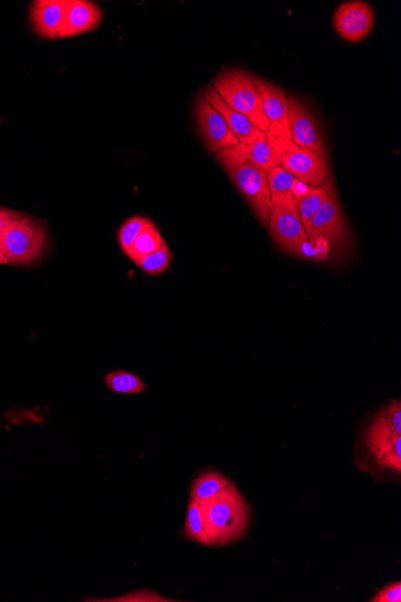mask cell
Here are the masks:
<instances>
[{
	"instance_id": "e0dca14e",
	"label": "cell",
	"mask_w": 401,
	"mask_h": 602,
	"mask_svg": "<svg viewBox=\"0 0 401 602\" xmlns=\"http://www.w3.org/2000/svg\"><path fill=\"white\" fill-rule=\"evenodd\" d=\"M236 149L238 153L241 154V157L255 165L256 168L266 172L277 168V164L274 162L272 148L269 146L267 137L251 143V145H242V143H238Z\"/></svg>"
},
{
	"instance_id": "4fadbf2b",
	"label": "cell",
	"mask_w": 401,
	"mask_h": 602,
	"mask_svg": "<svg viewBox=\"0 0 401 602\" xmlns=\"http://www.w3.org/2000/svg\"><path fill=\"white\" fill-rule=\"evenodd\" d=\"M201 95L220 113L221 117L225 119L232 134L237 137L238 142L242 143V145H251V143L267 137V133H263L262 130L255 127V125L251 123L247 117L243 116L242 113L232 110L231 107L220 98V95L215 92V89L212 86L207 87Z\"/></svg>"
},
{
	"instance_id": "ffe728a7",
	"label": "cell",
	"mask_w": 401,
	"mask_h": 602,
	"mask_svg": "<svg viewBox=\"0 0 401 602\" xmlns=\"http://www.w3.org/2000/svg\"><path fill=\"white\" fill-rule=\"evenodd\" d=\"M183 534L189 540L199 542L201 545L213 546L212 540L209 539L205 526H203L199 502H196V500L190 499Z\"/></svg>"
},
{
	"instance_id": "d6986e66",
	"label": "cell",
	"mask_w": 401,
	"mask_h": 602,
	"mask_svg": "<svg viewBox=\"0 0 401 602\" xmlns=\"http://www.w3.org/2000/svg\"><path fill=\"white\" fill-rule=\"evenodd\" d=\"M105 384L109 389L121 395H140L147 386L137 375L125 371H113L105 375Z\"/></svg>"
},
{
	"instance_id": "ac0fdd59",
	"label": "cell",
	"mask_w": 401,
	"mask_h": 602,
	"mask_svg": "<svg viewBox=\"0 0 401 602\" xmlns=\"http://www.w3.org/2000/svg\"><path fill=\"white\" fill-rule=\"evenodd\" d=\"M231 485L232 482L219 473L208 472L202 474L194 481L193 487H191L190 499L200 503L202 500L217 496L218 493L226 490Z\"/></svg>"
},
{
	"instance_id": "603a6c76",
	"label": "cell",
	"mask_w": 401,
	"mask_h": 602,
	"mask_svg": "<svg viewBox=\"0 0 401 602\" xmlns=\"http://www.w3.org/2000/svg\"><path fill=\"white\" fill-rule=\"evenodd\" d=\"M267 180L272 198H274V196L283 195L292 196L293 189H295L296 183L298 182L295 177L291 176L289 172L279 168V166L267 172Z\"/></svg>"
},
{
	"instance_id": "44dd1931",
	"label": "cell",
	"mask_w": 401,
	"mask_h": 602,
	"mask_svg": "<svg viewBox=\"0 0 401 602\" xmlns=\"http://www.w3.org/2000/svg\"><path fill=\"white\" fill-rule=\"evenodd\" d=\"M329 194L326 186L310 188L309 192L297 200V210L301 217L303 226L307 225L309 220L313 218L317 210L323 204Z\"/></svg>"
},
{
	"instance_id": "6da1fadb",
	"label": "cell",
	"mask_w": 401,
	"mask_h": 602,
	"mask_svg": "<svg viewBox=\"0 0 401 602\" xmlns=\"http://www.w3.org/2000/svg\"><path fill=\"white\" fill-rule=\"evenodd\" d=\"M203 526L213 546L241 539L248 528L250 509L235 485L199 503Z\"/></svg>"
},
{
	"instance_id": "3957f363",
	"label": "cell",
	"mask_w": 401,
	"mask_h": 602,
	"mask_svg": "<svg viewBox=\"0 0 401 602\" xmlns=\"http://www.w3.org/2000/svg\"><path fill=\"white\" fill-rule=\"evenodd\" d=\"M47 232L40 220L15 213L0 232V254L8 265L28 266L44 255Z\"/></svg>"
},
{
	"instance_id": "7402d4cb",
	"label": "cell",
	"mask_w": 401,
	"mask_h": 602,
	"mask_svg": "<svg viewBox=\"0 0 401 602\" xmlns=\"http://www.w3.org/2000/svg\"><path fill=\"white\" fill-rule=\"evenodd\" d=\"M171 250L167 247L164 241L160 248L155 252L148 254L145 258L137 262V266L141 267L143 271L148 274H160L164 273L171 264Z\"/></svg>"
},
{
	"instance_id": "30bf717a",
	"label": "cell",
	"mask_w": 401,
	"mask_h": 602,
	"mask_svg": "<svg viewBox=\"0 0 401 602\" xmlns=\"http://www.w3.org/2000/svg\"><path fill=\"white\" fill-rule=\"evenodd\" d=\"M253 81L262 98L263 112L268 121L267 134L280 137V139L291 140L289 118V105L287 95L283 89L273 85L262 77L253 75Z\"/></svg>"
},
{
	"instance_id": "2e32d148",
	"label": "cell",
	"mask_w": 401,
	"mask_h": 602,
	"mask_svg": "<svg viewBox=\"0 0 401 602\" xmlns=\"http://www.w3.org/2000/svg\"><path fill=\"white\" fill-rule=\"evenodd\" d=\"M163 243L164 238L161 236L157 226L151 220L147 219L145 226H143L139 236L136 237L127 255L134 264H137L145 256L159 249Z\"/></svg>"
},
{
	"instance_id": "5b68a950",
	"label": "cell",
	"mask_w": 401,
	"mask_h": 602,
	"mask_svg": "<svg viewBox=\"0 0 401 602\" xmlns=\"http://www.w3.org/2000/svg\"><path fill=\"white\" fill-rule=\"evenodd\" d=\"M267 140L272 148L274 162L279 168L309 187L325 186L329 176L325 157L309 148L298 146L291 140L268 134Z\"/></svg>"
},
{
	"instance_id": "52a82bcc",
	"label": "cell",
	"mask_w": 401,
	"mask_h": 602,
	"mask_svg": "<svg viewBox=\"0 0 401 602\" xmlns=\"http://www.w3.org/2000/svg\"><path fill=\"white\" fill-rule=\"evenodd\" d=\"M367 446L381 467L401 472V434L389 428L385 408L375 417L368 429Z\"/></svg>"
},
{
	"instance_id": "7c38bea8",
	"label": "cell",
	"mask_w": 401,
	"mask_h": 602,
	"mask_svg": "<svg viewBox=\"0 0 401 602\" xmlns=\"http://www.w3.org/2000/svg\"><path fill=\"white\" fill-rule=\"evenodd\" d=\"M304 229L309 242L323 240L332 244L344 240L346 236L344 214L332 195L323 201Z\"/></svg>"
},
{
	"instance_id": "277c9868",
	"label": "cell",
	"mask_w": 401,
	"mask_h": 602,
	"mask_svg": "<svg viewBox=\"0 0 401 602\" xmlns=\"http://www.w3.org/2000/svg\"><path fill=\"white\" fill-rule=\"evenodd\" d=\"M212 87L232 110L242 113L255 127L267 133L268 121L253 75L243 69H229L215 77Z\"/></svg>"
},
{
	"instance_id": "8fae6325",
	"label": "cell",
	"mask_w": 401,
	"mask_h": 602,
	"mask_svg": "<svg viewBox=\"0 0 401 602\" xmlns=\"http://www.w3.org/2000/svg\"><path fill=\"white\" fill-rule=\"evenodd\" d=\"M196 121L202 140L212 153L237 146L238 140L220 113L200 95L196 103Z\"/></svg>"
},
{
	"instance_id": "cb8c5ba5",
	"label": "cell",
	"mask_w": 401,
	"mask_h": 602,
	"mask_svg": "<svg viewBox=\"0 0 401 602\" xmlns=\"http://www.w3.org/2000/svg\"><path fill=\"white\" fill-rule=\"evenodd\" d=\"M146 222L147 219L143 217L129 218L128 220H125L121 229H119L118 242L125 254H127L131 246H133L136 237L139 236Z\"/></svg>"
},
{
	"instance_id": "d4e9b609",
	"label": "cell",
	"mask_w": 401,
	"mask_h": 602,
	"mask_svg": "<svg viewBox=\"0 0 401 602\" xmlns=\"http://www.w3.org/2000/svg\"><path fill=\"white\" fill-rule=\"evenodd\" d=\"M386 421L393 432L401 434V403L393 399L385 408Z\"/></svg>"
},
{
	"instance_id": "f1b7e54d",
	"label": "cell",
	"mask_w": 401,
	"mask_h": 602,
	"mask_svg": "<svg viewBox=\"0 0 401 602\" xmlns=\"http://www.w3.org/2000/svg\"><path fill=\"white\" fill-rule=\"evenodd\" d=\"M0 265H8V261L4 259L2 254H0Z\"/></svg>"
},
{
	"instance_id": "9c48e42d",
	"label": "cell",
	"mask_w": 401,
	"mask_h": 602,
	"mask_svg": "<svg viewBox=\"0 0 401 602\" xmlns=\"http://www.w3.org/2000/svg\"><path fill=\"white\" fill-rule=\"evenodd\" d=\"M287 105H289L287 118H289L291 141L327 158L325 143L313 113L293 95L287 97Z\"/></svg>"
},
{
	"instance_id": "484cf974",
	"label": "cell",
	"mask_w": 401,
	"mask_h": 602,
	"mask_svg": "<svg viewBox=\"0 0 401 602\" xmlns=\"http://www.w3.org/2000/svg\"><path fill=\"white\" fill-rule=\"evenodd\" d=\"M371 602H400L401 601V583L394 582L380 590Z\"/></svg>"
},
{
	"instance_id": "8992f818",
	"label": "cell",
	"mask_w": 401,
	"mask_h": 602,
	"mask_svg": "<svg viewBox=\"0 0 401 602\" xmlns=\"http://www.w3.org/2000/svg\"><path fill=\"white\" fill-rule=\"evenodd\" d=\"M269 232L275 243L286 253L297 256L311 255V246L291 195L274 196L269 214Z\"/></svg>"
},
{
	"instance_id": "83f0119b",
	"label": "cell",
	"mask_w": 401,
	"mask_h": 602,
	"mask_svg": "<svg viewBox=\"0 0 401 602\" xmlns=\"http://www.w3.org/2000/svg\"><path fill=\"white\" fill-rule=\"evenodd\" d=\"M15 216V212H11L8 210H4V208H0V232L5 228L10 222V219Z\"/></svg>"
},
{
	"instance_id": "5bb4252c",
	"label": "cell",
	"mask_w": 401,
	"mask_h": 602,
	"mask_svg": "<svg viewBox=\"0 0 401 602\" xmlns=\"http://www.w3.org/2000/svg\"><path fill=\"white\" fill-rule=\"evenodd\" d=\"M101 20L103 11L98 5L85 0H68L59 39L94 31L100 26Z\"/></svg>"
},
{
	"instance_id": "7a4b0ae2",
	"label": "cell",
	"mask_w": 401,
	"mask_h": 602,
	"mask_svg": "<svg viewBox=\"0 0 401 602\" xmlns=\"http://www.w3.org/2000/svg\"><path fill=\"white\" fill-rule=\"evenodd\" d=\"M230 180L235 184L245 200L253 208L257 219L263 226L269 222L272 208V196L269 192L267 172L245 160L238 153L236 146L223 149L215 154Z\"/></svg>"
},
{
	"instance_id": "9a60e30c",
	"label": "cell",
	"mask_w": 401,
	"mask_h": 602,
	"mask_svg": "<svg viewBox=\"0 0 401 602\" xmlns=\"http://www.w3.org/2000/svg\"><path fill=\"white\" fill-rule=\"evenodd\" d=\"M68 0H39L34 2L31 16L34 31L46 39H59Z\"/></svg>"
},
{
	"instance_id": "4316f807",
	"label": "cell",
	"mask_w": 401,
	"mask_h": 602,
	"mask_svg": "<svg viewBox=\"0 0 401 602\" xmlns=\"http://www.w3.org/2000/svg\"><path fill=\"white\" fill-rule=\"evenodd\" d=\"M109 601H171L170 599L164 598L157 593L153 592H137L133 594H129L127 596H122V598H117Z\"/></svg>"
},
{
	"instance_id": "ba28073f",
	"label": "cell",
	"mask_w": 401,
	"mask_h": 602,
	"mask_svg": "<svg viewBox=\"0 0 401 602\" xmlns=\"http://www.w3.org/2000/svg\"><path fill=\"white\" fill-rule=\"evenodd\" d=\"M374 22L373 7L363 0H350L340 4L333 17L335 31L349 43H359L367 38Z\"/></svg>"
}]
</instances>
